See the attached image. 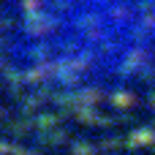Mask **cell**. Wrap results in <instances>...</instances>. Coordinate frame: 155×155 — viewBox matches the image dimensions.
<instances>
[{
	"label": "cell",
	"instance_id": "obj_1",
	"mask_svg": "<svg viewBox=\"0 0 155 155\" xmlns=\"http://www.w3.org/2000/svg\"><path fill=\"white\" fill-rule=\"evenodd\" d=\"M0 63L49 90H114L155 79V0H11Z\"/></svg>",
	"mask_w": 155,
	"mask_h": 155
}]
</instances>
